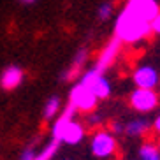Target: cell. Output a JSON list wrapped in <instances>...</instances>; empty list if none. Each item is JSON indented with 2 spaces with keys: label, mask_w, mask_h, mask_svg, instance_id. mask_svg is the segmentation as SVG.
Segmentation results:
<instances>
[{
  "label": "cell",
  "mask_w": 160,
  "mask_h": 160,
  "mask_svg": "<svg viewBox=\"0 0 160 160\" xmlns=\"http://www.w3.org/2000/svg\"><path fill=\"white\" fill-rule=\"evenodd\" d=\"M79 83L85 85L86 88L92 90V93L97 97L99 100H106L111 97V92H113V86H111V81L104 76V72L97 71L95 67L88 69L85 74L79 78Z\"/></svg>",
  "instance_id": "obj_3"
},
{
  "label": "cell",
  "mask_w": 160,
  "mask_h": 160,
  "mask_svg": "<svg viewBox=\"0 0 160 160\" xmlns=\"http://www.w3.org/2000/svg\"><path fill=\"white\" fill-rule=\"evenodd\" d=\"M132 81L136 88H150L155 90L160 85V74L153 65H139L132 72Z\"/></svg>",
  "instance_id": "obj_6"
},
{
  "label": "cell",
  "mask_w": 160,
  "mask_h": 160,
  "mask_svg": "<svg viewBox=\"0 0 160 160\" xmlns=\"http://www.w3.org/2000/svg\"><path fill=\"white\" fill-rule=\"evenodd\" d=\"M90 150L97 158H111L116 155L118 150L116 136H113L108 128H95L92 134V141H90Z\"/></svg>",
  "instance_id": "obj_2"
},
{
  "label": "cell",
  "mask_w": 160,
  "mask_h": 160,
  "mask_svg": "<svg viewBox=\"0 0 160 160\" xmlns=\"http://www.w3.org/2000/svg\"><path fill=\"white\" fill-rule=\"evenodd\" d=\"M111 14H113V5H111V4H102L99 7V12H97V16H99L100 21L109 19V18H111Z\"/></svg>",
  "instance_id": "obj_18"
},
{
  "label": "cell",
  "mask_w": 160,
  "mask_h": 160,
  "mask_svg": "<svg viewBox=\"0 0 160 160\" xmlns=\"http://www.w3.org/2000/svg\"><path fill=\"white\" fill-rule=\"evenodd\" d=\"M23 78H25V72H23L21 67L9 65V67H5L2 76H0V86L4 90H7V92H11V90L18 88V86L21 85Z\"/></svg>",
  "instance_id": "obj_9"
},
{
  "label": "cell",
  "mask_w": 160,
  "mask_h": 160,
  "mask_svg": "<svg viewBox=\"0 0 160 160\" xmlns=\"http://www.w3.org/2000/svg\"><path fill=\"white\" fill-rule=\"evenodd\" d=\"M99 102L100 100L92 93V90L86 88L81 83L72 86L71 93H69V104L78 109V113H85V114L93 113L97 106H99Z\"/></svg>",
  "instance_id": "obj_5"
},
{
  "label": "cell",
  "mask_w": 160,
  "mask_h": 160,
  "mask_svg": "<svg viewBox=\"0 0 160 160\" xmlns=\"http://www.w3.org/2000/svg\"><path fill=\"white\" fill-rule=\"evenodd\" d=\"M67 160H69V158H67Z\"/></svg>",
  "instance_id": "obj_24"
},
{
  "label": "cell",
  "mask_w": 160,
  "mask_h": 160,
  "mask_svg": "<svg viewBox=\"0 0 160 160\" xmlns=\"http://www.w3.org/2000/svg\"><path fill=\"white\" fill-rule=\"evenodd\" d=\"M35 158H37V153H35V150H33L32 146L25 148L21 151V155H19V160H35Z\"/></svg>",
  "instance_id": "obj_20"
},
{
  "label": "cell",
  "mask_w": 160,
  "mask_h": 160,
  "mask_svg": "<svg viewBox=\"0 0 160 160\" xmlns=\"http://www.w3.org/2000/svg\"><path fill=\"white\" fill-rule=\"evenodd\" d=\"M122 46H123L122 41H120L118 37H113L108 42V46L102 49V53L99 55V58H97V62H95L93 67L97 69V71H100V72H106V69L116 60V57H118V53H120V49H122Z\"/></svg>",
  "instance_id": "obj_8"
},
{
  "label": "cell",
  "mask_w": 160,
  "mask_h": 160,
  "mask_svg": "<svg viewBox=\"0 0 160 160\" xmlns=\"http://www.w3.org/2000/svg\"><path fill=\"white\" fill-rule=\"evenodd\" d=\"M150 35H153L151 23L136 16L127 7L120 12V16L116 19V27H114V37H118L123 44L141 42Z\"/></svg>",
  "instance_id": "obj_1"
},
{
  "label": "cell",
  "mask_w": 160,
  "mask_h": 160,
  "mask_svg": "<svg viewBox=\"0 0 160 160\" xmlns=\"http://www.w3.org/2000/svg\"><path fill=\"white\" fill-rule=\"evenodd\" d=\"M160 104V95L157 93V90L150 88H136L132 90L128 95V106L137 113H151L158 108Z\"/></svg>",
  "instance_id": "obj_4"
},
{
  "label": "cell",
  "mask_w": 160,
  "mask_h": 160,
  "mask_svg": "<svg viewBox=\"0 0 160 160\" xmlns=\"http://www.w3.org/2000/svg\"><path fill=\"white\" fill-rule=\"evenodd\" d=\"M151 127H153V132H155L157 136H160V114L151 122Z\"/></svg>",
  "instance_id": "obj_22"
},
{
  "label": "cell",
  "mask_w": 160,
  "mask_h": 160,
  "mask_svg": "<svg viewBox=\"0 0 160 160\" xmlns=\"http://www.w3.org/2000/svg\"><path fill=\"white\" fill-rule=\"evenodd\" d=\"M158 86H160V85H158Z\"/></svg>",
  "instance_id": "obj_26"
},
{
  "label": "cell",
  "mask_w": 160,
  "mask_h": 160,
  "mask_svg": "<svg viewBox=\"0 0 160 160\" xmlns=\"http://www.w3.org/2000/svg\"><path fill=\"white\" fill-rule=\"evenodd\" d=\"M58 146H60V142H58V141H53V139H51V142H49V144H48L46 148L41 151V153H39L35 160H51L53 155L58 151Z\"/></svg>",
  "instance_id": "obj_15"
},
{
  "label": "cell",
  "mask_w": 160,
  "mask_h": 160,
  "mask_svg": "<svg viewBox=\"0 0 160 160\" xmlns=\"http://www.w3.org/2000/svg\"><path fill=\"white\" fill-rule=\"evenodd\" d=\"M100 122H102V118L95 113V111H93V113H88V116H86V127H88V128H92V127L97 128L100 125Z\"/></svg>",
  "instance_id": "obj_19"
},
{
  "label": "cell",
  "mask_w": 160,
  "mask_h": 160,
  "mask_svg": "<svg viewBox=\"0 0 160 160\" xmlns=\"http://www.w3.org/2000/svg\"><path fill=\"white\" fill-rule=\"evenodd\" d=\"M151 32H153V35H160V12L151 21Z\"/></svg>",
  "instance_id": "obj_21"
},
{
  "label": "cell",
  "mask_w": 160,
  "mask_h": 160,
  "mask_svg": "<svg viewBox=\"0 0 160 160\" xmlns=\"http://www.w3.org/2000/svg\"><path fill=\"white\" fill-rule=\"evenodd\" d=\"M60 109H62V99L58 97V95H55V97H51V99L46 102V106H44L42 118L46 120V122L48 120H53V118L60 113Z\"/></svg>",
  "instance_id": "obj_14"
},
{
  "label": "cell",
  "mask_w": 160,
  "mask_h": 160,
  "mask_svg": "<svg viewBox=\"0 0 160 160\" xmlns=\"http://www.w3.org/2000/svg\"><path fill=\"white\" fill-rule=\"evenodd\" d=\"M158 144H160V142H158Z\"/></svg>",
  "instance_id": "obj_25"
},
{
  "label": "cell",
  "mask_w": 160,
  "mask_h": 160,
  "mask_svg": "<svg viewBox=\"0 0 160 160\" xmlns=\"http://www.w3.org/2000/svg\"><path fill=\"white\" fill-rule=\"evenodd\" d=\"M76 114H78V109H76L74 106H71V104H67L65 108H63V113L57 118V122L53 123V128H51L53 141L62 142V134H63V130H65L67 123L71 122V120H74Z\"/></svg>",
  "instance_id": "obj_11"
},
{
  "label": "cell",
  "mask_w": 160,
  "mask_h": 160,
  "mask_svg": "<svg viewBox=\"0 0 160 160\" xmlns=\"http://www.w3.org/2000/svg\"><path fill=\"white\" fill-rule=\"evenodd\" d=\"M86 60H88V49H85V48H83V49H79V51L76 53V57H74V60H72L71 65L81 69V67L86 63Z\"/></svg>",
  "instance_id": "obj_16"
},
{
  "label": "cell",
  "mask_w": 160,
  "mask_h": 160,
  "mask_svg": "<svg viewBox=\"0 0 160 160\" xmlns=\"http://www.w3.org/2000/svg\"><path fill=\"white\" fill-rule=\"evenodd\" d=\"M139 160H160V144L155 141H144L139 146Z\"/></svg>",
  "instance_id": "obj_13"
},
{
  "label": "cell",
  "mask_w": 160,
  "mask_h": 160,
  "mask_svg": "<svg viewBox=\"0 0 160 160\" xmlns=\"http://www.w3.org/2000/svg\"><path fill=\"white\" fill-rule=\"evenodd\" d=\"M108 130L113 136H122V134H125V125L122 122H118V120H113V122L108 123Z\"/></svg>",
  "instance_id": "obj_17"
},
{
  "label": "cell",
  "mask_w": 160,
  "mask_h": 160,
  "mask_svg": "<svg viewBox=\"0 0 160 160\" xmlns=\"http://www.w3.org/2000/svg\"><path fill=\"white\" fill-rule=\"evenodd\" d=\"M86 134V125H83V123L79 122V120H71V122L67 123L65 130H63V134H62V142H65V144H78V142L83 141V137H85Z\"/></svg>",
  "instance_id": "obj_10"
},
{
  "label": "cell",
  "mask_w": 160,
  "mask_h": 160,
  "mask_svg": "<svg viewBox=\"0 0 160 160\" xmlns=\"http://www.w3.org/2000/svg\"><path fill=\"white\" fill-rule=\"evenodd\" d=\"M151 122L146 118H136L125 123V136L127 137H142L151 130Z\"/></svg>",
  "instance_id": "obj_12"
},
{
  "label": "cell",
  "mask_w": 160,
  "mask_h": 160,
  "mask_svg": "<svg viewBox=\"0 0 160 160\" xmlns=\"http://www.w3.org/2000/svg\"><path fill=\"white\" fill-rule=\"evenodd\" d=\"M21 2H27V4H30V2H33V0H21Z\"/></svg>",
  "instance_id": "obj_23"
},
{
  "label": "cell",
  "mask_w": 160,
  "mask_h": 160,
  "mask_svg": "<svg viewBox=\"0 0 160 160\" xmlns=\"http://www.w3.org/2000/svg\"><path fill=\"white\" fill-rule=\"evenodd\" d=\"M125 7L148 23H151L153 18L160 12V4L157 0H128Z\"/></svg>",
  "instance_id": "obj_7"
}]
</instances>
